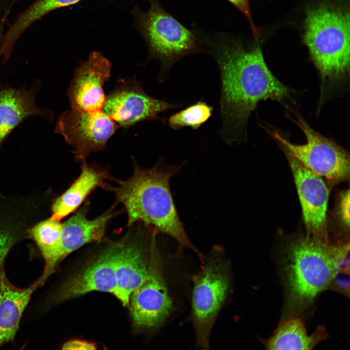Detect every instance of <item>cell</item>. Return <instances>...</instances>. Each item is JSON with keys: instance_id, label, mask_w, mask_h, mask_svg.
<instances>
[{"instance_id": "cell-3", "label": "cell", "mask_w": 350, "mask_h": 350, "mask_svg": "<svg viewBox=\"0 0 350 350\" xmlns=\"http://www.w3.org/2000/svg\"><path fill=\"white\" fill-rule=\"evenodd\" d=\"M303 41L321 79L320 100L344 86L350 73V14L322 2L307 9Z\"/></svg>"}, {"instance_id": "cell-23", "label": "cell", "mask_w": 350, "mask_h": 350, "mask_svg": "<svg viewBox=\"0 0 350 350\" xmlns=\"http://www.w3.org/2000/svg\"><path fill=\"white\" fill-rule=\"evenodd\" d=\"M212 112L211 106L205 102L198 101L171 115L168 119L167 123L175 130H178L184 127L197 130L209 120Z\"/></svg>"}, {"instance_id": "cell-18", "label": "cell", "mask_w": 350, "mask_h": 350, "mask_svg": "<svg viewBox=\"0 0 350 350\" xmlns=\"http://www.w3.org/2000/svg\"><path fill=\"white\" fill-rule=\"evenodd\" d=\"M39 280L30 287L19 289L13 285L0 270V347L13 341L22 313L37 287Z\"/></svg>"}, {"instance_id": "cell-16", "label": "cell", "mask_w": 350, "mask_h": 350, "mask_svg": "<svg viewBox=\"0 0 350 350\" xmlns=\"http://www.w3.org/2000/svg\"><path fill=\"white\" fill-rule=\"evenodd\" d=\"M88 206L86 204L63 223L61 260L82 246L101 242L109 222L117 214L112 207L92 220L87 218Z\"/></svg>"}, {"instance_id": "cell-24", "label": "cell", "mask_w": 350, "mask_h": 350, "mask_svg": "<svg viewBox=\"0 0 350 350\" xmlns=\"http://www.w3.org/2000/svg\"><path fill=\"white\" fill-rule=\"evenodd\" d=\"M337 218L345 232L350 228V191L341 192L339 194L336 209Z\"/></svg>"}, {"instance_id": "cell-8", "label": "cell", "mask_w": 350, "mask_h": 350, "mask_svg": "<svg viewBox=\"0 0 350 350\" xmlns=\"http://www.w3.org/2000/svg\"><path fill=\"white\" fill-rule=\"evenodd\" d=\"M182 105L149 96L135 77L122 78L106 96L102 110L120 127L127 128L148 120H158L165 123V119L159 117V114Z\"/></svg>"}, {"instance_id": "cell-13", "label": "cell", "mask_w": 350, "mask_h": 350, "mask_svg": "<svg viewBox=\"0 0 350 350\" xmlns=\"http://www.w3.org/2000/svg\"><path fill=\"white\" fill-rule=\"evenodd\" d=\"M116 243L114 270L117 283L115 296L124 306L129 305L131 293L147 279L149 259L140 241L127 233Z\"/></svg>"}, {"instance_id": "cell-7", "label": "cell", "mask_w": 350, "mask_h": 350, "mask_svg": "<svg viewBox=\"0 0 350 350\" xmlns=\"http://www.w3.org/2000/svg\"><path fill=\"white\" fill-rule=\"evenodd\" d=\"M296 120H291L301 129L306 143L298 145L291 143L277 131L270 132L273 137L308 169L335 184L349 180L350 155L334 141L313 129L297 112Z\"/></svg>"}, {"instance_id": "cell-21", "label": "cell", "mask_w": 350, "mask_h": 350, "mask_svg": "<svg viewBox=\"0 0 350 350\" xmlns=\"http://www.w3.org/2000/svg\"><path fill=\"white\" fill-rule=\"evenodd\" d=\"M327 335L323 326H319L314 333L309 335L302 321L292 317L280 324L265 343V346L269 350H311Z\"/></svg>"}, {"instance_id": "cell-1", "label": "cell", "mask_w": 350, "mask_h": 350, "mask_svg": "<svg viewBox=\"0 0 350 350\" xmlns=\"http://www.w3.org/2000/svg\"><path fill=\"white\" fill-rule=\"evenodd\" d=\"M202 47L217 63L221 83L218 133L228 144L246 140V125L253 110L267 99L286 104L292 90L271 72L259 45L245 47L224 35H199Z\"/></svg>"}, {"instance_id": "cell-17", "label": "cell", "mask_w": 350, "mask_h": 350, "mask_svg": "<svg viewBox=\"0 0 350 350\" xmlns=\"http://www.w3.org/2000/svg\"><path fill=\"white\" fill-rule=\"evenodd\" d=\"M81 163V171L78 177L52 201L51 217L61 220L75 212L95 189L106 188L107 184L105 180L110 179L108 172L93 164H88L85 160Z\"/></svg>"}, {"instance_id": "cell-5", "label": "cell", "mask_w": 350, "mask_h": 350, "mask_svg": "<svg viewBox=\"0 0 350 350\" xmlns=\"http://www.w3.org/2000/svg\"><path fill=\"white\" fill-rule=\"evenodd\" d=\"M150 3L148 11L135 6L131 14L147 45L148 61L156 59L160 63L158 81L161 82L167 79L170 70L177 62L205 50L196 35L167 13L158 1Z\"/></svg>"}, {"instance_id": "cell-2", "label": "cell", "mask_w": 350, "mask_h": 350, "mask_svg": "<svg viewBox=\"0 0 350 350\" xmlns=\"http://www.w3.org/2000/svg\"><path fill=\"white\" fill-rule=\"evenodd\" d=\"M182 165H170L160 158L153 167L145 169L135 164L132 175L125 180L115 179L116 186L107 185L116 202L126 211L127 227L136 223L155 229L176 241L177 254L184 248L194 251L204 262L205 257L189 239L178 215L170 188V179Z\"/></svg>"}, {"instance_id": "cell-15", "label": "cell", "mask_w": 350, "mask_h": 350, "mask_svg": "<svg viewBox=\"0 0 350 350\" xmlns=\"http://www.w3.org/2000/svg\"><path fill=\"white\" fill-rule=\"evenodd\" d=\"M38 220L36 208L24 197L17 195L0 197V270L10 250L29 237V229Z\"/></svg>"}, {"instance_id": "cell-26", "label": "cell", "mask_w": 350, "mask_h": 350, "mask_svg": "<svg viewBox=\"0 0 350 350\" xmlns=\"http://www.w3.org/2000/svg\"><path fill=\"white\" fill-rule=\"evenodd\" d=\"M63 350H96L95 345L91 342L81 340H72L65 343Z\"/></svg>"}, {"instance_id": "cell-10", "label": "cell", "mask_w": 350, "mask_h": 350, "mask_svg": "<svg viewBox=\"0 0 350 350\" xmlns=\"http://www.w3.org/2000/svg\"><path fill=\"white\" fill-rule=\"evenodd\" d=\"M120 126L102 110L85 111L70 107L59 117L56 133L73 148L76 161L104 150Z\"/></svg>"}, {"instance_id": "cell-25", "label": "cell", "mask_w": 350, "mask_h": 350, "mask_svg": "<svg viewBox=\"0 0 350 350\" xmlns=\"http://www.w3.org/2000/svg\"><path fill=\"white\" fill-rule=\"evenodd\" d=\"M242 12L247 18L253 35L256 41L260 37V29L256 27L253 21L249 7V0H227Z\"/></svg>"}, {"instance_id": "cell-9", "label": "cell", "mask_w": 350, "mask_h": 350, "mask_svg": "<svg viewBox=\"0 0 350 350\" xmlns=\"http://www.w3.org/2000/svg\"><path fill=\"white\" fill-rule=\"evenodd\" d=\"M156 237L151 243L148 277L131 293L129 298L133 321L136 327L141 328L160 327L173 309L172 299L163 276Z\"/></svg>"}, {"instance_id": "cell-12", "label": "cell", "mask_w": 350, "mask_h": 350, "mask_svg": "<svg viewBox=\"0 0 350 350\" xmlns=\"http://www.w3.org/2000/svg\"><path fill=\"white\" fill-rule=\"evenodd\" d=\"M112 64L100 52L93 51L75 70L68 91L70 107L85 111L102 110L106 96L104 83L110 77Z\"/></svg>"}, {"instance_id": "cell-22", "label": "cell", "mask_w": 350, "mask_h": 350, "mask_svg": "<svg viewBox=\"0 0 350 350\" xmlns=\"http://www.w3.org/2000/svg\"><path fill=\"white\" fill-rule=\"evenodd\" d=\"M83 0H36L19 16L7 31L8 36L18 40L30 26L56 9L75 4ZM149 3L159 0H145Z\"/></svg>"}, {"instance_id": "cell-14", "label": "cell", "mask_w": 350, "mask_h": 350, "mask_svg": "<svg viewBox=\"0 0 350 350\" xmlns=\"http://www.w3.org/2000/svg\"><path fill=\"white\" fill-rule=\"evenodd\" d=\"M115 250L116 243L110 245L86 269L63 286L55 300L63 301L94 291L108 292L115 296Z\"/></svg>"}, {"instance_id": "cell-20", "label": "cell", "mask_w": 350, "mask_h": 350, "mask_svg": "<svg viewBox=\"0 0 350 350\" xmlns=\"http://www.w3.org/2000/svg\"><path fill=\"white\" fill-rule=\"evenodd\" d=\"M63 223L50 217L34 224L29 230V237L36 244L45 262L43 273L39 279L41 285L61 261Z\"/></svg>"}, {"instance_id": "cell-11", "label": "cell", "mask_w": 350, "mask_h": 350, "mask_svg": "<svg viewBox=\"0 0 350 350\" xmlns=\"http://www.w3.org/2000/svg\"><path fill=\"white\" fill-rule=\"evenodd\" d=\"M282 148L293 174L307 234L325 242H331L327 219L328 187L321 176L308 169L288 151Z\"/></svg>"}, {"instance_id": "cell-19", "label": "cell", "mask_w": 350, "mask_h": 350, "mask_svg": "<svg viewBox=\"0 0 350 350\" xmlns=\"http://www.w3.org/2000/svg\"><path fill=\"white\" fill-rule=\"evenodd\" d=\"M36 89L6 88L0 91V146L11 131L28 117L42 115L35 104Z\"/></svg>"}, {"instance_id": "cell-4", "label": "cell", "mask_w": 350, "mask_h": 350, "mask_svg": "<svg viewBox=\"0 0 350 350\" xmlns=\"http://www.w3.org/2000/svg\"><path fill=\"white\" fill-rule=\"evenodd\" d=\"M349 249V241L325 242L307 234L291 240L286 247L285 268L290 303L303 309L329 287Z\"/></svg>"}, {"instance_id": "cell-6", "label": "cell", "mask_w": 350, "mask_h": 350, "mask_svg": "<svg viewBox=\"0 0 350 350\" xmlns=\"http://www.w3.org/2000/svg\"><path fill=\"white\" fill-rule=\"evenodd\" d=\"M204 263L193 278L192 316L197 345L208 349L212 328L229 292L230 275L229 262L219 246Z\"/></svg>"}]
</instances>
